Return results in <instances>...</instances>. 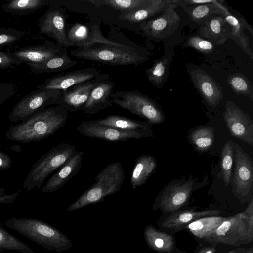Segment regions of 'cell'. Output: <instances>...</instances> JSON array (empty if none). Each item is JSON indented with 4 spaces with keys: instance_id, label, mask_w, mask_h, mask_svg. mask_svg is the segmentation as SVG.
<instances>
[{
    "instance_id": "6da1fadb",
    "label": "cell",
    "mask_w": 253,
    "mask_h": 253,
    "mask_svg": "<svg viewBox=\"0 0 253 253\" xmlns=\"http://www.w3.org/2000/svg\"><path fill=\"white\" fill-rule=\"evenodd\" d=\"M69 112L60 106L42 108L25 120L10 125L5 134L11 141L36 142L52 135L66 123Z\"/></svg>"
},
{
    "instance_id": "7a4b0ae2",
    "label": "cell",
    "mask_w": 253,
    "mask_h": 253,
    "mask_svg": "<svg viewBox=\"0 0 253 253\" xmlns=\"http://www.w3.org/2000/svg\"><path fill=\"white\" fill-rule=\"evenodd\" d=\"M3 224L49 251L59 253L70 249L72 246V242L68 237L39 219L13 217Z\"/></svg>"
},
{
    "instance_id": "3957f363",
    "label": "cell",
    "mask_w": 253,
    "mask_h": 253,
    "mask_svg": "<svg viewBox=\"0 0 253 253\" xmlns=\"http://www.w3.org/2000/svg\"><path fill=\"white\" fill-rule=\"evenodd\" d=\"M71 55L78 59L96 61L111 66H137L148 59L134 47L123 44L114 45L94 44L87 47H78Z\"/></svg>"
},
{
    "instance_id": "277c9868",
    "label": "cell",
    "mask_w": 253,
    "mask_h": 253,
    "mask_svg": "<svg viewBox=\"0 0 253 253\" xmlns=\"http://www.w3.org/2000/svg\"><path fill=\"white\" fill-rule=\"evenodd\" d=\"M125 177V171L120 162L109 164L96 175L95 182L70 204L67 211H73L100 202L105 197L118 192L121 189Z\"/></svg>"
},
{
    "instance_id": "5b68a950",
    "label": "cell",
    "mask_w": 253,
    "mask_h": 253,
    "mask_svg": "<svg viewBox=\"0 0 253 253\" xmlns=\"http://www.w3.org/2000/svg\"><path fill=\"white\" fill-rule=\"evenodd\" d=\"M253 240V198L242 212L228 217L205 240L211 244L239 246Z\"/></svg>"
},
{
    "instance_id": "8992f818",
    "label": "cell",
    "mask_w": 253,
    "mask_h": 253,
    "mask_svg": "<svg viewBox=\"0 0 253 253\" xmlns=\"http://www.w3.org/2000/svg\"><path fill=\"white\" fill-rule=\"evenodd\" d=\"M76 151L75 145L65 142L52 147L32 166L23 187L27 191L41 188L47 177L61 168Z\"/></svg>"
},
{
    "instance_id": "52a82bcc",
    "label": "cell",
    "mask_w": 253,
    "mask_h": 253,
    "mask_svg": "<svg viewBox=\"0 0 253 253\" xmlns=\"http://www.w3.org/2000/svg\"><path fill=\"white\" fill-rule=\"evenodd\" d=\"M208 177L202 180L198 176L190 175L168 183L156 197L153 209H159L166 213H172L185 206L192 193L208 184Z\"/></svg>"
},
{
    "instance_id": "ba28073f",
    "label": "cell",
    "mask_w": 253,
    "mask_h": 253,
    "mask_svg": "<svg viewBox=\"0 0 253 253\" xmlns=\"http://www.w3.org/2000/svg\"><path fill=\"white\" fill-rule=\"evenodd\" d=\"M111 100L122 108L146 119L152 125L165 121L164 113L157 102L136 90L113 92L111 95Z\"/></svg>"
},
{
    "instance_id": "9c48e42d",
    "label": "cell",
    "mask_w": 253,
    "mask_h": 253,
    "mask_svg": "<svg viewBox=\"0 0 253 253\" xmlns=\"http://www.w3.org/2000/svg\"><path fill=\"white\" fill-rule=\"evenodd\" d=\"M233 150L235 166L232 191L235 197L244 203L252 197L253 161L238 144L234 142Z\"/></svg>"
},
{
    "instance_id": "30bf717a",
    "label": "cell",
    "mask_w": 253,
    "mask_h": 253,
    "mask_svg": "<svg viewBox=\"0 0 253 253\" xmlns=\"http://www.w3.org/2000/svg\"><path fill=\"white\" fill-rule=\"evenodd\" d=\"M61 91L37 89L31 92L14 106L9 115V121L18 123L42 108L57 104Z\"/></svg>"
},
{
    "instance_id": "8fae6325",
    "label": "cell",
    "mask_w": 253,
    "mask_h": 253,
    "mask_svg": "<svg viewBox=\"0 0 253 253\" xmlns=\"http://www.w3.org/2000/svg\"><path fill=\"white\" fill-rule=\"evenodd\" d=\"M79 132L83 135L111 142L124 141L130 139L140 140L152 137V130H125L111 126L84 121L77 127Z\"/></svg>"
},
{
    "instance_id": "7c38bea8",
    "label": "cell",
    "mask_w": 253,
    "mask_h": 253,
    "mask_svg": "<svg viewBox=\"0 0 253 253\" xmlns=\"http://www.w3.org/2000/svg\"><path fill=\"white\" fill-rule=\"evenodd\" d=\"M37 25L40 33L51 37L62 47H74L67 38L65 14L58 5L55 4L49 5L38 19Z\"/></svg>"
},
{
    "instance_id": "4fadbf2b",
    "label": "cell",
    "mask_w": 253,
    "mask_h": 253,
    "mask_svg": "<svg viewBox=\"0 0 253 253\" xmlns=\"http://www.w3.org/2000/svg\"><path fill=\"white\" fill-rule=\"evenodd\" d=\"M176 7L170 0V3L160 16L142 22L140 25L145 37L153 40L160 41L171 36L177 29L180 18L175 10Z\"/></svg>"
},
{
    "instance_id": "5bb4252c",
    "label": "cell",
    "mask_w": 253,
    "mask_h": 253,
    "mask_svg": "<svg viewBox=\"0 0 253 253\" xmlns=\"http://www.w3.org/2000/svg\"><path fill=\"white\" fill-rule=\"evenodd\" d=\"M223 118L230 135L253 146V121L233 101L225 104Z\"/></svg>"
},
{
    "instance_id": "9a60e30c",
    "label": "cell",
    "mask_w": 253,
    "mask_h": 253,
    "mask_svg": "<svg viewBox=\"0 0 253 253\" xmlns=\"http://www.w3.org/2000/svg\"><path fill=\"white\" fill-rule=\"evenodd\" d=\"M107 74H101L96 78L61 91L57 105L69 112L83 110L93 88L101 82L108 79Z\"/></svg>"
},
{
    "instance_id": "2e32d148",
    "label": "cell",
    "mask_w": 253,
    "mask_h": 253,
    "mask_svg": "<svg viewBox=\"0 0 253 253\" xmlns=\"http://www.w3.org/2000/svg\"><path fill=\"white\" fill-rule=\"evenodd\" d=\"M101 72L98 69L89 67L58 74L47 79L44 83L37 85V89L63 91L99 76Z\"/></svg>"
},
{
    "instance_id": "e0dca14e",
    "label": "cell",
    "mask_w": 253,
    "mask_h": 253,
    "mask_svg": "<svg viewBox=\"0 0 253 253\" xmlns=\"http://www.w3.org/2000/svg\"><path fill=\"white\" fill-rule=\"evenodd\" d=\"M66 36L69 41L76 48L87 47L97 43L122 45L104 37L97 24H93L90 28L84 24L77 23L70 28Z\"/></svg>"
},
{
    "instance_id": "ac0fdd59",
    "label": "cell",
    "mask_w": 253,
    "mask_h": 253,
    "mask_svg": "<svg viewBox=\"0 0 253 253\" xmlns=\"http://www.w3.org/2000/svg\"><path fill=\"white\" fill-rule=\"evenodd\" d=\"M189 76L197 90L207 104L215 107L223 98L220 85L204 70L198 68L190 71Z\"/></svg>"
},
{
    "instance_id": "d6986e66",
    "label": "cell",
    "mask_w": 253,
    "mask_h": 253,
    "mask_svg": "<svg viewBox=\"0 0 253 253\" xmlns=\"http://www.w3.org/2000/svg\"><path fill=\"white\" fill-rule=\"evenodd\" d=\"M84 152L76 153L47 180L42 187V193H54L76 176L82 167Z\"/></svg>"
},
{
    "instance_id": "ffe728a7",
    "label": "cell",
    "mask_w": 253,
    "mask_h": 253,
    "mask_svg": "<svg viewBox=\"0 0 253 253\" xmlns=\"http://www.w3.org/2000/svg\"><path fill=\"white\" fill-rule=\"evenodd\" d=\"M66 48L57 43L45 41L43 44L22 48L12 54L25 63L37 64L62 53Z\"/></svg>"
},
{
    "instance_id": "44dd1931",
    "label": "cell",
    "mask_w": 253,
    "mask_h": 253,
    "mask_svg": "<svg viewBox=\"0 0 253 253\" xmlns=\"http://www.w3.org/2000/svg\"><path fill=\"white\" fill-rule=\"evenodd\" d=\"M231 27L224 15H217L205 20L200 27L198 36L217 45L230 39Z\"/></svg>"
},
{
    "instance_id": "7402d4cb",
    "label": "cell",
    "mask_w": 253,
    "mask_h": 253,
    "mask_svg": "<svg viewBox=\"0 0 253 253\" xmlns=\"http://www.w3.org/2000/svg\"><path fill=\"white\" fill-rule=\"evenodd\" d=\"M108 79L101 82L93 88L83 107L84 114L94 115L113 105L111 95L115 84Z\"/></svg>"
},
{
    "instance_id": "603a6c76",
    "label": "cell",
    "mask_w": 253,
    "mask_h": 253,
    "mask_svg": "<svg viewBox=\"0 0 253 253\" xmlns=\"http://www.w3.org/2000/svg\"><path fill=\"white\" fill-rule=\"evenodd\" d=\"M217 210H208L195 211L193 210H178L171 213L163 221L162 226L168 229L176 231L184 229L188 224L201 218L214 216L220 214Z\"/></svg>"
},
{
    "instance_id": "cb8c5ba5",
    "label": "cell",
    "mask_w": 253,
    "mask_h": 253,
    "mask_svg": "<svg viewBox=\"0 0 253 253\" xmlns=\"http://www.w3.org/2000/svg\"><path fill=\"white\" fill-rule=\"evenodd\" d=\"M157 167L155 157L150 155H142L135 161L132 171L130 183L133 189L145 184Z\"/></svg>"
},
{
    "instance_id": "d4e9b609",
    "label": "cell",
    "mask_w": 253,
    "mask_h": 253,
    "mask_svg": "<svg viewBox=\"0 0 253 253\" xmlns=\"http://www.w3.org/2000/svg\"><path fill=\"white\" fill-rule=\"evenodd\" d=\"M78 64L68 55L66 49L62 53L37 64L28 65L32 72L40 74L54 73L68 69Z\"/></svg>"
},
{
    "instance_id": "484cf974",
    "label": "cell",
    "mask_w": 253,
    "mask_h": 253,
    "mask_svg": "<svg viewBox=\"0 0 253 253\" xmlns=\"http://www.w3.org/2000/svg\"><path fill=\"white\" fill-rule=\"evenodd\" d=\"M194 22L201 24L207 19L217 15H225L229 11L219 1L215 2L187 6L180 5Z\"/></svg>"
},
{
    "instance_id": "4316f807",
    "label": "cell",
    "mask_w": 253,
    "mask_h": 253,
    "mask_svg": "<svg viewBox=\"0 0 253 253\" xmlns=\"http://www.w3.org/2000/svg\"><path fill=\"white\" fill-rule=\"evenodd\" d=\"M170 3V0H150L142 8L129 12H121L119 18L131 23H137L163 12Z\"/></svg>"
},
{
    "instance_id": "83f0119b",
    "label": "cell",
    "mask_w": 253,
    "mask_h": 253,
    "mask_svg": "<svg viewBox=\"0 0 253 253\" xmlns=\"http://www.w3.org/2000/svg\"><path fill=\"white\" fill-rule=\"evenodd\" d=\"M90 122L125 130H148L151 129L152 126V124L147 121L134 120L117 115H111Z\"/></svg>"
},
{
    "instance_id": "f1b7e54d",
    "label": "cell",
    "mask_w": 253,
    "mask_h": 253,
    "mask_svg": "<svg viewBox=\"0 0 253 253\" xmlns=\"http://www.w3.org/2000/svg\"><path fill=\"white\" fill-rule=\"evenodd\" d=\"M144 234L148 245L155 251L170 253L174 247V239L172 235L159 231L151 225L145 227Z\"/></svg>"
},
{
    "instance_id": "f546056e",
    "label": "cell",
    "mask_w": 253,
    "mask_h": 253,
    "mask_svg": "<svg viewBox=\"0 0 253 253\" xmlns=\"http://www.w3.org/2000/svg\"><path fill=\"white\" fill-rule=\"evenodd\" d=\"M53 4V1L50 0H12L5 3L2 9L6 13L25 15Z\"/></svg>"
},
{
    "instance_id": "4dcf8cb0",
    "label": "cell",
    "mask_w": 253,
    "mask_h": 253,
    "mask_svg": "<svg viewBox=\"0 0 253 253\" xmlns=\"http://www.w3.org/2000/svg\"><path fill=\"white\" fill-rule=\"evenodd\" d=\"M227 218L215 216L204 217L188 224L184 229L188 230L197 238L205 240Z\"/></svg>"
},
{
    "instance_id": "1f68e13d",
    "label": "cell",
    "mask_w": 253,
    "mask_h": 253,
    "mask_svg": "<svg viewBox=\"0 0 253 253\" xmlns=\"http://www.w3.org/2000/svg\"><path fill=\"white\" fill-rule=\"evenodd\" d=\"M214 129L209 126L195 128L188 134L189 142L201 152L209 149L214 143Z\"/></svg>"
},
{
    "instance_id": "d6a6232c",
    "label": "cell",
    "mask_w": 253,
    "mask_h": 253,
    "mask_svg": "<svg viewBox=\"0 0 253 253\" xmlns=\"http://www.w3.org/2000/svg\"><path fill=\"white\" fill-rule=\"evenodd\" d=\"M224 16L231 27L230 39L233 40L251 59H253V52L249 44V38L243 32L244 27L240 18L234 17L229 11Z\"/></svg>"
},
{
    "instance_id": "836d02e7",
    "label": "cell",
    "mask_w": 253,
    "mask_h": 253,
    "mask_svg": "<svg viewBox=\"0 0 253 253\" xmlns=\"http://www.w3.org/2000/svg\"><path fill=\"white\" fill-rule=\"evenodd\" d=\"M87 1L97 7L107 6L112 9L129 12L138 10L146 6L150 0H90Z\"/></svg>"
},
{
    "instance_id": "e575fe53",
    "label": "cell",
    "mask_w": 253,
    "mask_h": 253,
    "mask_svg": "<svg viewBox=\"0 0 253 253\" xmlns=\"http://www.w3.org/2000/svg\"><path fill=\"white\" fill-rule=\"evenodd\" d=\"M12 250L22 253H34L33 249L11 234L0 225V253Z\"/></svg>"
},
{
    "instance_id": "d590c367",
    "label": "cell",
    "mask_w": 253,
    "mask_h": 253,
    "mask_svg": "<svg viewBox=\"0 0 253 253\" xmlns=\"http://www.w3.org/2000/svg\"><path fill=\"white\" fill-rule=\"evenodd\" d=\"M234 142L229 140L225 142L221 151V174L225 186L231 182L233 164L234 162Z\"/></svg>"
},
{
    "instance_id": "8d00e7d4",
    "label": "cell",
    "mask_w": 253,
    "mask_h": 253,
    "mask_svg": "<svg viewBox=\"0 0 253 253\" xmlns=\"http://www.w3.org/2000/svg\"><path fill=\"white\" fill-rule=\"evenodd\" d=\"M169 64V57L164 55L156 60L150 68L146 69L147 77L154 86L158 88L162 87Z\"/></svg>"
},
{
    "instance_id": "74e56055",
    "label": "cell",
    "mask_w": 253,
    "mask_h": 253,
    "mask_svg": "<svg viewBox=\"0 0 253 253\" xmlns=\"http://www.w3.org/2000/svg\"><path fill=\"white\" fill-rule=\"evenodd\" d=\"M227 82L236 94L244 95L253 101V85L246 76L235 73L227 78Z\"/></svg>"
},
{
    "instance_id": "f35d334b",
    "label": "cell",
    "mask_w": 253,
    "mask_h": 253,
    "mask_svg": "<svg viewBox=\"0 0 253 253\" xmlns=\"http://www.w3.org/2000/svg\"><path fill=\"white\" fill-rule=\"evenodd\" d=\"M185 45L187 47H192L205 54L211 53L215 49L214 43L199 36L189 37L185 42Z\"/></svg>"
},
{
    "instance_id": "ab89813d",
    "label": "cell",
    "mask_w": 253,
    "mask_h": 253,
    "mask_svg": "<svg viewBox=\"0 0 253 253\" xmlns=\"http://www.w3.org/2000/svg\"><path fill=\"white\" fill-rule=\"evenodd\" d=\"M23 34L15 28L0 27V47L12 44L19 41Z\"/></svg>"
},
{
    "instance_id": "60d3db41",
    "label": "cell",
    "mask_w": 253,
    "mask_h": 253,
    "mask_svg": "<svg viewBox=\"0 0 253 253\" xmlns=\"http://www.w3.org/2000/svg\"><path fill=\"white\" fill-rule=\"evenodd\" d=\"M23 62L11 53L0 51V69H8L22 64Z\"/></svg>"
},
{
    "instance_id": "b9f144b4",
    "label": "cell",
    "mask_w": 253,
    "mask_h": 253,
    "mask_svg": "<svg viewBox=\"0 0 253 253\" xmlns=\"http://www.w3.org/2000/svg\"><path fill=\"white\" fill-rule=\"evenodd\" d=\"M16 92V86L12 82L0 84V106L13 96Z\"/></svg>"
},
{
    "instance_id": "7bdbcfd3",
    "label": "cell",
    "mask_w": 253,
    "mask_h": 253,
    "mask_svg": "<svg viewBox=\"0 0 253 253\" xmlns=\"http://www.w3.org/2000/svg\"><path fill=\"white\" fill-rule=\"evenodd\" d=\"M12 164L10 157L4 152L0 150V171L9 169Z\"/></svg>"
},
{
    "instance_id": "ee69618b",
    "label": "cell",
    "mask_w": 253,
    "mask_h": 253,
    "mask_svg": "<svg viewBox=\"0 0 253 253\" xmlns=\"http://www.w3.org/2000/svg\"><path fill=\"white\" fill-rule=\"evenodd\" d=\"M20 190L10 194H6L4 193L0 195V203L11 204L18 197Z\"/></svg>"
},
{
    "instance_id": "f6af8a7d",
    "label": "cell",
    "mask_w": 253,
    "mask_h": 253,
    "mask_svg": "<svg viewBox=\"0 0 253 253\" xmlns=\"http://www.w3.org/2000/svg\"><path fill=\"white\" fill-rule=\"evenodd\" d=\"M216 250L215 247H207L202 248L198 253H214Z\"/></svg>"
},
{
    "instance_id": "bcb514c9",
    "label": "cell",
    "mask_w": 253,
    "mask_h": 253,
    "mask_svg": "<svg viewBox=\"0 0 253 253\" xmlns=\"http://www.w3.org/2000/svg\"><path fill=\"white\" fill-rule=\"evenodd\" d=\"M247 249L245 248H237L234 250H232L226 253H243Z\"/></svg>"
},
{
    "instance_id": "7dc6e473",
    "label": "cell",
    "mask_w": 253,
    "mask_h": 253,
    "mask_svg": "<svg viewBox=\"0 0 253 253\" xmlns=\"http://www.w3.org/2000/svg\"><path fill=\"white\" fill-rule=\"evenodd\" d=\"M253 253V248L251 247L249 249H246L243 253Z\"/></svg>"
},
{
    "instance_id": "c3c4849f",
    "label": "cell",
    "mask_w": 253,
    "mask_h": 253,
    "mask_svg": "<svg viewBox=\"0 0 253 253\" xmlns=\"http://www.w3.org/2000/svg\"><path fill=\"white\" fill-rule=\"evenodd\" d=\"M5 191H6L4 188L0 187V195L5 193Z\"/></svg>"
},
{
    "instance_id": "681fc988",
    "label": "cell",
    "mask_w": 253,
    "mask_h": 253,
    "mask_svg": "<svg viewBox=\"0 0 253 253\" xmlns=\"http://www.w3.org/2000/svg\"><path fill=\"white\" fill-rule=\"evenodd\" d=\"M176 253H182V252H177Z\"/></svg>"
}]
</instances>
